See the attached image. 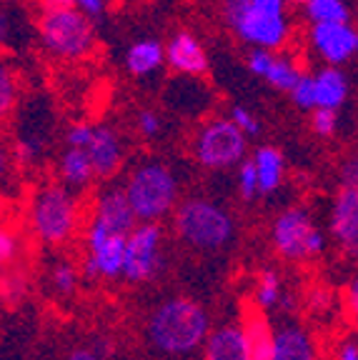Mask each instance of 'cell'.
<instances>
[{"mask_svg": "<svg viewBox=\"0 0 358 360\" xmlns=\"http://www.w3.org/2000/svg\"><path fill=\"white\" fill-rule=\"evenodd\" d=\"M190 158L206 170H235L246 160L248 135L226 115H211L190 138Z\"/></svg>", "mask_w": 358, "mask_h": 360, "instance_id": "7", "label": "cell"}, {"mask_svg": "<svg viewBox=\"0 0 358 360\" xmlns=\"http://www.w3.org/2000/svg\"><path fill=\"white\" fill-rule=\"evenodd\" d=\"M203 360H251V345L243 321L211 328L201 350Z\"/></svg>", "mask_w": 358, "mask_h": 360, "instance_id": "17", "label": "cell"}, {"mask_svg": "<svg viewBox=\"0 0 358 360\" xmlns=\"http://www.w3.org/2000/svg\"><path fill=\"white\" fill-rule=\"evenodd\" d=\"M311 308L314 310H328L331 308V295L321 288H316V292L311 295Z\"/></svg>", "mask_w": 358, "mask_h": 360, "instance_id": "40", "label": "cell"}, {"mask_svg": "<svg viewBox=\"0 0 358 360\" xmlns=\"http://www.w3.org/2000/svg\"><path fill=\"white\" fill-rule=\"evenodd\" d=\"M308 115H311V130L319 138H333L338 133V125H341L338 110H333V108H316Z\"/></svg>", "mask_w": 358, "mask_h": 360, "instance_id": "30", "label": "cell"}, {"mask_svg": "<svg viewBox=\"0 0 358 360\" xmlns=\"http://www.w3.org/2000/svg\"><path fill=\"white\" fill-rule=\"evenodd\" d=\"M166 65V43L158 38H138L125 51V70L133 78H151Z\"/></svg>", "mask_w": 358, "mask_h": 360, "instance_id": "21", "label": "cell"}, {"mask_svg": "<svg viewBox=\"0 0 358 360\" xmlns=\"http://www.w3.org/2000/svg\"><path fill=\"white\" fill-rule=\"evenodd\" d=\"M63 360H108L106 345H80L73 348Z\"/></svg>", "mask_w": 358, "mask_h": 360, "instance_id": "35", "label": "cell"}, {"mask_svg": "<svg viewBox=\"0 0 358 360\" xmlns=\"http://www.w3.org/2000/svg\"><path fill=\"white\" fill-rule=\"evenodd\" d=\"M90 160H93V168L98 180H113L125 163V141L123 135L118 133L113 125L106 123H95L93 135H90V143L85 146Z\"/></svg>", "mask_w": 358, "mask_h": 360, "instance_id": "15", "label": "cell"}, {"mask_svg": "<svg viewBox=\"0 0 358 360\" xmlns=\"http://www.w3.org/2000/svg\"><path fill=\"white\" fill-rule=\"evenodd\" d=\"M253 3L273 13H288V6H291V0H253Z\"/></svg>", "mask_w": 358, "mask_h": 360, "instance_id": "39", "label": "cell"}, {"mask_svg": "<svg viewBox=\"0 0 358 360\" xmlns=\"http://www.w3.org/2000/svg\"><path fill=\"white\" fill-rule=\"evenodd\" d=\"M253 303H256L261 310H266V313H268V310H285V313H291L293 305H291V298H288V292H285V288H283V278H280L278 270L264 268L261 273H258Z\"/></svg>", "mask_w": 358, "mask_h": 360, "instance_id": "24", "label": "cell"}, {"mask_svg": "<svg viewBox=\"0 0 358 360\" xmlns=\"http://www.w3.org/2000/svg\"><path fill=\"white\" fill-rule=\"evenodd\" d=\"M228 118L233 120L238 128L243 130V133L248 135V138H256V135H261V120H258V115L253 110H248L246 105H230L228 108Z\"/></svg>", "mask_w": 358, "mask_h": 360, "instance_id": "31", "label": "cell"}, {"mask_svg": "<svg viewBox=\"0 0 358 360\" xmlns=\"http://www.w3.org/2000/svg\"><path fill=\"white\" fill-rule=\"evenodd\" d=\"M93 22V18L85 15L75 6L43 3V8L38 11V18H35L40 51L48 58H53V60H83L95 51Z\"/></svg>", "mask_w": 358, "mask_h": 360, "instance_id": "5", "label": "cell"}, {"mask_svg": "<svg viewBox=\"0 0 358 360\" xmlns=\"http://www.w3.org/2000/svg\"><path fill=\"white\" fill-rule=\"evenodd\" d=\"M73 6L80 8V11L93 18V20H101V18L106 15L108 0H73Z\"/></svg>", "mask_w": 358, "mask_h": 360, "instance_id": "37", "label": "cell"}, {"mask_svg": "<svg viewBox=\"0 0 358 360\" xmlns=\"http://www.w3.org/2000/svg\"><path fill=\"white\" fill-rule=\"evenodd\" d=\"M338 178H341V186L358 188V153L343 158L338 165Z\"/></svg>", "mask_w": 358, "mask_h": 360, "instance_id": "34", "label": "cell"}, {"mask_svg": "<svg viewBox=\"0 0 358 360\" xmlns=\"http://www.w3.org/2000/svg\"><path fill=\"white\" fill-rule=\"evenodd\" d=\"M45 3H58V6H73V0H45Z\"/></svg>", "mask_w": 358, "mask_h": 360, "instance_id": "41", "label": "cell"}, {"mask_svg": "<svg viewBox=\"0 0 358 360\" xmlns=\"http://www.w3.org/2000/svg\"><path fill=\"white\" fill-rule=\"evenodd\" d=\"M95 123H85V120H78V123H70L66 128V146H78L85 148L90 143V135H93Z\"/></svg>", "mask_w": 358, "mask_h": 360, "instance_id": "33", "label": "cell"}, {"mask_svg": "<svg viewBox=\"0 0 358 360\" xmlns=\"http://www.w3.org/2000/svg\"><path fill=\"white\" fill-rule=\"evenodd\" d=\"M56 173L63 186H68L75 193H85L90 186H93V180H98L88 150H85V148H78V146L63 148L61 155H58Z\"/></svg>", "mask_w": 358, "mask_h": 360, "instance_id": "20", "label": "cell"}, {"mask_svg": "<svg viewBox=\"0 0 358 360\" xmlns=\"http://www.w3.org/2000/svg\"><path fill=\"white\" fill-rule=\"evenodd\" d=\"M18 93H20L18 75L13 73V68L8 63H3V68H0V112L3 115H8L18 105Z\"/></svg>", "mask_w": 358, "mask_h": 360, "instance_id": "29", "label": "cell"}, {"mask_svg": "<svg viewBox=\"0 0 358 360\" xmlns=\"http://www.w3.org/2000/svg\"><path fill=\"white\" fill-rule=\"evenodd\" d=\"M306 3H308V0H291V6H298V8H303Z\"/></svg>", "mask_w": 358, "mask_h": 360, "instance_id": "42", "label": "cell"}, {"mask_svg": "<svg viewBox=\"0 0 358 360\" xmlns=\"http://www.w3.org/2000/svg\"><path fill=\"white\" fill-rule=\"evenodd\" d=\"M235 191L243 200H256L261 195V186H258V173L253 158H246L238 168H235Z\"/></svg>", "mask_w": 358, "mask_h": 360, "instance_id": "28", "label": "cell"}, {"mask_svg": "<svg viewBox=\"0 0 358 360\" xmlns=\"http://www.w3.org/2000/svg\"><path fill=\"white\" fill-rule=\"evenodd\" d=\"M253 163H256L258 173V186H261V195H273L280 191L285 178V158L276 146H261L253 150Z\"/></svg>", "mask_w": 358, "mask_h": 360, "instance_id": "23", "label": "cell"}, {"mask_svg": "<svg viewBox=\"0 0 358 360\" xmlns=\"http://www.w3.org/2000/svg\"><path fill=\"white\" fill-rule=\"evenodd\" d=\"M273 360H319V345L296 321H280L273 326Z\"/></svg>", "mask_w": 358, "mask_h": 360, "instance_id": "18", "label": "cell"}, {"mask_svg": "<svg viewBox=\"0 0 358 360\" xmlns=\"http://www.w3.org/2000/svg\"><path fill=\"white\" fill-rule=\"evenodd\" d=\"M135 133L148 143H156L166 133V120L156 108H143L135 112Z\"/></svg>", "mask_w": 358, "mask_h": 360, "instance_id": "27", "label": "cell"}, {"mask_svg": "<svg viewBox=\"0 0 358 360\" xmlns=\"http://www.w3.org/2000/svg\"><path fill=\"white\" fill-rule=\"evenodd\" d=\"M173 231L183 245L203 255L221 253L235 240V220L223 202L206 195H188L171 215Z\"/></svg>", "mask_w": 358, "mask_h": 360, "instance_id": "4", "label": "cell"}, {"mask_svg": "<svg viewBox=\"0 0 358 360\" xmlns=\"http://www.w3.org/2000/svg\"><path fill=\"white\" fill-rule=\"evenodd\" d=\"M308 25L316 22H341L351 20V8L346 0H308L301 8Z\"/></svg>", "mask_w": 358, "mask_h": 360, "instance_id": "25", "label": "cell"}, {"mask_svg": "<svg viewBox=\"0 0 358 360\" xmlns=\"http://www.w3.org/2000/svg\"><path fill=\"white\" fill-rule=\"evenodd\" d=\"M333 360H358V340H346V343L338 345Z\"/></svg>", "mask_w": 358, "mask_h": 360, "instance_id": "38", "label": "cell"}, {"mask_svg": "<svg viewBox=\"0 0 358 360\" xmlns=\"http://www.w3.org/2000/svg\"><path fill=\"white\" fill-rule=\"evenodd\" d=\"M128 236H118L101 223L88 220L83 228V273L90 281H118L125 268Z\"/></svg>", "mask_w": 358, "mask_h": 360, "instance_id": "10", "label": "cell"}, {"mask_svg": "<svg viewBox=\"0 0 358 360\" xmlns=\"http://www.w3.org/2000/svg\"><path fill=\"white\" fill-rule=\"evenodd\" d=\"M221 15L226 28L251 48L283 51L293 35V22L288 13L266 11L253 0H221Z\"/></svg>", "mask_w": 358, "mask_h": 360, "instance_id": "6", "label": "cell"}, {"mask_svg": "<svg viewBox=\"0 0 358 360\" xmlns=\"http://www.w3.org/2000/svg\"><path fill=\"white\" fill-rule=\"evenodd\" d=\"M271 245L288 263H308V260L323 255L328 238L314 220L311 210L303 205H291L280 210L271 223Z\"/></svg>", "mask_w": 358, "mask_h": 360, "instance_id": "8", "label": "cell"}, {"mask_svg": "<svg viewBox=\"0 0 358 360\" xmlns=\"http://www.w3.org/2000/svg\"><path fill=\"white\" fill-rule=\"evenodd\" d=\"M308 83H311V101L316 108H333L341 110L348 101V78L341 70V65H323L316 73H308ZM311 110V112H314Z\"/></svg>", "mask_w": 358, "mask_h": 360, "instance_id": "19", "label": "cell"}, {"mask_svg": "<svg viewBox=\"0 0 358 360\" xmlns=\"http://www.w3.org/2000/svg\"><path fill=\"white\" fill-rule=\"evenodd\" d=\"M241 321L251 345V360H273V323L268 321L266 310L253 303L246 308Z\"/></svg>", "mask_w": 358, "mask_h": 360, "instance_id": "22", "label": "cell"}, {"mask_svg": "<svg viewBox=\"0 0 358 360\" xmlns=\"http://www.w3.org/2000/svg\"><path fill=\"white\" fill-rule=\"evenodd\" d=\"M246 70L280 93H291L303 78L296 58L285 51H271V48H251L246 53Z\"/></svg>", "mask_w": 358, "mask_h": 360, "instance_id": "13", "label": "cell"}, {"mask_svg": "<svg viewBox=\"0 0 358 360\" xmlns=\"http://www.w3.org/2000/svg\"><path fill=\"white\" fill-rule=\"evenodd\" d=\"M166 265V233L161 223L140 220L133 231L128 233L125 243V268L123 281L140 285L161 276Z\"/></svg>", "mask_w": 358, "mask_h": 360, "instance_id": "9", "label": "cell"}, {"mask_svg": "<svg viewBox=\"0 0 358 360\" xmlns=\"http://www.w3.org/2000/svg\"><path fill=\"white\" fill-rule=\"evenodd\" d=\"M343 308H346L348 318L353 323H358V273L346 283V290H343Z\"/></svg>", "mask_w": 358, "mask_h": 360, "instance_id": "36", "label": "cell"}, {"mask_svg": "<svg viewBox=\"0 0 358 360\" xmlns=\"http://www.w3.org/2000/svg\"><path fill=\"white\" fill-rule=\"evenodd\" d=\"M78 281H80V270L75 268V263L70 260H56L51 265V273H48V285L53 288L56 295L68 298L78 290Z\"/></svg>", "mask_w": 358, "mask_h": 360, "instance_id": "26", "label": "cell"}, {"mask_svg": "<svg viewBox=\"0 0 358 360\" xmlns=\"http://www.w3.org/2000/svg\"><path fill=\"white\" fill-rule=\"evenodd\" d=\"M308 51L326 65H346L358 56V25L351 20L308 25Z\"/></svg>", "mask_w": 358, "mask_h": 360, "instance_id": "11", "label": "cell"}, {"mask_svg": "<svg viewBox=\"0 0 358 360\" xmlns=\"http://www.w3.org/2000/svg\"><path fill=\"white\" fill-rule=\"evenodd\" d=\"M20 250H23V240L18 236V231H13V228L6 225L3 233H0V260H3V265H11L13 260H18Z\"/></svg>", "mask_w": 358, "mask_h": 360, "instance_id": "32", "label": "cell"}, {"mask_svg": "<svg viewBox=\"0 0 358 360\" xmlns=\"http://www.w3.org/2000/svg\"><path fill=\"white\" fill-rule=\"evenodd\" d=\"M18 3H28V0H18Z\"/></svg>", "mask_w": 358, "mask_h": 360, "instance_id": "43", "label": "cell"}, {"mask_svg": "<svg viewBox=\"0 0 358 360\" xmlns=\"http://www.w3.org/2000/svg\"><path fill=\"white\" fill-rule=\"evenodd\" d=\"M166 65L173 70L175 75H190V78H203L208 73V53L203 43L188 30H178L171 35L166 43Z\"/></svg>", "mask_w": 358, "mask_h": 360, "instance_id": "16", "label": "cell"}, {"mask_svg": "<svg viewBox=\"0 0 358 360\" xmlns=\"http://www.w3.org/2000/svg\"><path fill=\"white\" fill-rule=\"evenodd\" d=\"M211 328V315L198 300L171 295L161 300L148 315L146 340L158 355L180 360L203 350Z\"/></svg>", "mask_w": 358, "mask_h": 360, "instance_id": "1", "label": "cell"}, {"mask_svg": "<svg viewBox=\"0 0 358 360\" xmlns=\"http://www.w3.org/2000/svg\"><path fill=\"white\" fill-rule=\"evenodd\" d=\"M88 220L101 223L103 228H108L111 233H118V236H128L135 225L140 223L128 200L123 183L118 186V183H108V180L106 186L95 191L93 200H90Z\"/></svg>", "mask_w": 358, "mask_h": 360, "instance_id": "12", "label": "cell"}, {"mask_svg": "<svg viewBox=\"0 0 358 360\" xmlns=\"http://www.w3.org/2000/svg\"><path fill=\"white\" fill-rule=\"evenodd\" d=\"M123 188L138 220H151V223L171 218L178 208V202L183 200L178 170L163 158L135 160L125 173Z\"/></svg>", "mask_w": 358, "mask_h": 360, "instance_id": "3", "label": "cell"}, {"mask_svg": "<svg viewBox=\"0 0 358 360\" xmlns=\"http://www.w3.org/2000/svg\"><path fill=\"white\" fill-rule=\"evenodd\" d=\"M328 233L341 250L358 258V188L341 186L333 195L328 208Z\"/></svg>", "mask_w": 358, "mask_h": 360, "instance_id": "14", "label": "cell"}, {"mask_svg": "<svg viewBox=\"0 0 358 360\" xmlns=\"http://www.w3.org/2000/svg\"><path fill=\"white\" fill-rule=\"evenodd\" d=\"M25 220L35 240H40L43 245H68L83 225L80 193L63 186L61 180L43 183L30 193L28 205H25Z\"/></svg>", "mask_w": 358, "mask_h": 360, "instance_id": "2", "label": "cell"}]
</instances>
